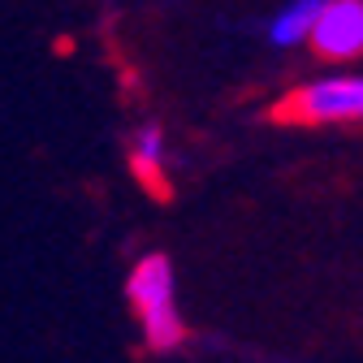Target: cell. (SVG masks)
I'll return each instance as SVG.
<instances>
[{"mask_svg": "<svg viewBox=\"0 0 363 363\" xmlns=\"http://www.w3.org/2000/svg\"><path fill=\"white\" fill-rule=\"evenodd\" d=\"M272 117L290 125H363V74L359 69L315 74L294 91H286Z\"/></svg>", "mask_w": 363, "mask_h": 363, "instance_id": "cell-1", "label": "cell"}, {"mask_svg": "<svg viewBox=\"0 0 363 363\" xmlns=\"http://www.w3.org/2000/svg\"><path fill=\"white\" fill-rule=\"evenodd\" d=\"M125 298L134 307L143 325V337L152 350H173L186 337V325H182V311H177V286H173V264L169 255H143L139 264L130 268V281H125Z\"/></svg>", "mask_w": 363, "mask_h": 363, "instance_id": "cell-2", "label": "cell"}, {"mask_svg": "<svg viewBox=\"0 0 363 363\" xmlns=\"http://www.w3.org/2000/svg\"><path fill=\"white\" fill-rule=\"evenodd\" d=\"M307 48L333 65L359 61L363 57V0H325Z\"/></svg>", "mask_w": 363, "mask_h": 363, "instance_id": "cell-3", "label": "cell"}, {"mask_svg": "<svg viewBox=\"0 0 363 363\" xmlns=\"http://www.w3.org/2000/svg\"><path fill=\"white\" fill-rule=\"evenodd\" d=\"M130 169L152 195L169 191V143H164V130L156 121H143L130 134Z\"/></svg>", "mask_w": 363, "mask_h": 363, "instance_id": "cell-4", "label": "cell"}, {"mask_svg": "<svg viewBox=\"0 0 363 363\" xmlns=\"http://www.w3.org/2000/svg\"><path fill=\"white\" fill-rule=\"evenodd\" d=\"M320 5H325V0H286V5L268 18V26H264L268 43H272V48H281V52L311 43V30H315V18H320Z\"/></svg>", "mask_w": 363, "mask_h": 363, "instance_id": "cell-5", "label": "cell"}]
</instances>
